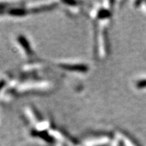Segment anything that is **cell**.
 <instances>
[{"label": "cell", "mask_w": 146, "mask_h": 146, "mask_svg": "<svg viewBox=\"0 0 146 146\" xmlns=\"http://www.w3.org/2000/svg\"><path fill=\"white\" fill-rule=\"evenodd\" d=\"M3 84H4V82H0V89H2V87L3 86Z\"/></svg>", "instance_id": "cell-1"}]
</instances>
